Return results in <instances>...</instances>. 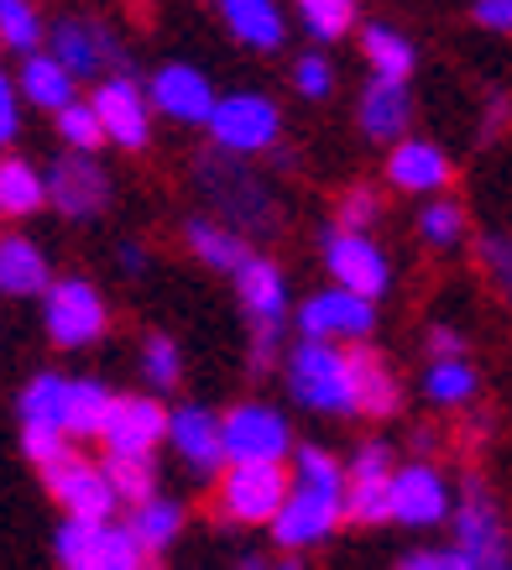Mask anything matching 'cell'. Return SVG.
I'll return each mask as SVG.
<instances>
[{"label":"cell","mask_w":512,"mask_h":570,"mask_svg":"<svg viewBox=\"0 0 512 570\" xmlns=\"http://www.w3.org/2000/svg\"><path fill=\"white\" fill-rule=\"evenodd\" d=\"M397 570H476L455 544H440V550H413L397 560Z\"/></svg>","instance_id":"f6af8a7d"},{"label":"cell","mask_w":512,"mask_h":570,"mask_svg":"<svg viewBox=\"0 0 512 570\" xmlns=\"http://www.w3.org/2000/svg\"><path fill=\"white\" fill-rule=\"evenodd\" d=\"M508 110H512V100H508V95H496V100L486 105V131H496V126L508 121Z\"/></svg>","instance_id":"816d5d0a"},{"label":"cell","mask_w":512,"mask_h":570,"mask_svg":"<svg viewBox=\"0 0 512 570\" xmlns=\"http://www.w3.org/2000/svg\"><path fill=\"white\" fill-rule=\"evenodd\" d=\"M120 273H141V267H147V252H141V246L137 242H126V246H120Z\"/></svg>","instance_id":"681fc988"},{"label":"cell","mask_w":512,"mask_h":570,"mask_svg":"<svg viewBox=\"0 0 512 570\" xmlns=\"http://www.w3.org/2000/svg\"><path fill=\"white\" fill-rule=\"evenodd\" d=\"M48 37H52L48 58L69 73L73 85H79V79H95V73L126 69V52H120V42L110 37V27H100V21L69 17V21H58Z\"/></svg>","instance_id":"9a60e30c"},{"label":"cell","mask_w":512,"mask_h":570,"mask_svg":"<svg viewBox=\"0 0 512 570\" xmlns=\"http://www.w3.org/2000/svg\"><path fill=\"white\" fill-rule=\"evenodd\" d=\"M293 89H298L304 100H329L335 69H329L325 52H298V63H293Z\"/></svg>","instance_id":"b9f144b4"},{"label":"cell","mask_w":512,"mask_h":570,"mask_svg":"<svg viewBox=\"0 0 512 570\" xmlns=\"http://www.w3.org/2000/svg\"><path fill=\"white\" fill-rule=\"evenodd\" d=\"M205 126H209V141H215L220 153H236V157L273 153L277 141H283V110H277L267 95H256V89L220 95Z\"/></svg>","instance_id":"277c9868"},{"label":"cell","mask_w":512,"mask_h":570,"mask_svg":"<svg viewBox=\"0 0 512 570\" xmlns=\"http://www.w3.org/2000/svg\"><path fill=\"white\" fill-rule=\"evenodd\" d=\"M141 372L152 387H178L184 377V351L173 335H147V346H141Z\"/></svg>","instance_id":"f35d334b"},{"label":"cell","mask_w":512,"mask_h":570,"mask_svg":"<svg viewBox=\"0 0 512 570\" xmlns=\"http://www.w3.org/2000/svg\"><path fill=\"white\" fill-rule=\"evenodd\" d=\"M215 100H220V95L209 85V73L194 69V63H163V69L147 79V105H152L157 116H168V121L205 126Z\"/></svg>","instance_id":"e0dca14e"},{"label":"cell","mask_w":512,"mask_h":570,"mask_svg":"<svg viewBox=\"0 0 512 570\" xmlns=\"http://www.w3.org/2000/svg\"><path fill=\"white\" fill-rule=\"evenodd\" d=\"M199 189L220 205L225 220L236 236H246V230H262V225H273V199H267V184L256 174H246L240 163H230V157H209V163H199Z\"/></svg>","instance_id":"30bf717a"},{"label":"cell","mask_w":512,"mask_h":570,"mask_svg":"<svg viewBox=\"0 0 512 570\" xmlns=\"http://www.w3.org/2000/svg\"><path fill=\"white\" fill-rule=\"evenodd\" d=\"M184 236H188V252L205 262L209 273L236 277L240 267H246V257H252L246 236H236V230H230V225H220V220H205V215H194V220L184 225Z\"/></svg>","instance_id":"484cf974"},{"label":"cell","mask_w":512,"mask_h":570,"mask_svg":"<svg viewBox=\"0 0 512 570\" xmlns=\"http://www.w3.org/2000/svg\"><path fill=\"white\" fill-rule=\"evenodd\" d=\"M225 466H283L293 455V424L273 403H236L220 419Z\"/></svg>","instance_id":"3957f363"},{"label":"cell","mask_w":512,"mask_h":570,"mask_svg":"<svg viewBox=\"0 0 512 570\" xmlns=\"http://www.w3.org/2000/svg\"><path fill=\"white\" fill-rule=\"evenodd\" d=\"M376 215H382V199H376V189L356 184V189H345V194H341V205H335V230L366 236V230L376 225Z\"/></svg>","instance_id":"60d3db41"},{"label":"cell","mask_w":512,"mask_h":570,"mask_svg":"<svg viewBox=\"0 0 512 570\" xmlns=\"http://www.w3.org/2000/svg\"><path fill=\"white\" fill-rule=\"evenodd\" d=\"M17 95H21V100H32L37 110H48V116H58V110H69V105L79 100V85H73L69 73L58 69V63H52L48 52H32V58L21 63Z\"/></svg>","instance_id":"4316f807"},{"label":"cell","mask_w":512,"mask_h":570,"mask_svg":"<svg viewBox=\"0 0 512 570\" xmlns=\"http://www.w3.org/2000/svg\"><path fill=\"white\" fill-rule=\"evenodd\" d=\"M168 445L178 450L194 476H220L225 471V445H220V414L205 403H178L168 409Z\"/></svg>","instance_id":"d6986e66"},{"label":"cell","mask_w":512,"mask_h":570,"mask_svg":"<svg viewBox=\"0 0 512 570\" xmlns=\"http://www.w3.org/2000/svg\"><path fill=\"white\" fill-rule=\"evenodd\" d=\"M424 346H429V362H461V356H465V335L455 325H429Z\"/></svg>","instance_id":"bcb514c9"},{"label":"cell","mask_w":512,"mask_h":570,"mask_svg":"<svg viewBox=\"0 0 512 570\" xmlns=\"http://www.w3.org/2000/svg\"><path fill=\"white\" fill-rule=\"evenodd\" d=\"M42 482H48L52 502H58L73 523H110V513L120 508L110 482H105V471L95 466V461H85V455H73V450L42 471Z\"/></svg>","instance_id":"5bb4252c"},{"label":"cell","mask_w":512,"mask_h":570,"mask_svg":"<svg viewBox=\"0 0 512 570\" xmlns=\"http://www.w3.org/2000/svg\"><path fill=\"white\" fill-rule=\"evenodd\" d=\"M21 450H27V461H32V466L48 471L52 461H63V455H69V434L37 430V424H21Z\"/></svg>","instance_id":"7bdbcfd3"},{"label":"cell","mask_w":512,"mask_h":570,"mask_svg":"<svg viewBox=\"0 0 512 570\" xmlns=\"http://www.w3.org/2000/svg\"><path fill=\"white\" fill-rule=\"evenodd\" d=\"M110 387L95 377H69V409H63V434L69 440H100L105 414H110Z\"/></svg>","instance_id":"f546056e"},{"label":"cell","mask_w":512,"mask_h":570,"mask_svg":"<svg viewBox=\"0 0 512 570\" xmlns=\"http://www.w3.org/2000/svg\"><path fill=\"white\" fill-rule=\"evenodd\" d=\"M471 17L486 32H512V0H471Z\"/></svg>","instance_id":"c3c4849f"},{"label":"cell","mask_w":512,"mask_h":570,"mask_svg":"<svg viewBox=\"0 0 512 570\" xmlns=\"http://www.w3.org/2000/svg\"><path fill=\"white\" fill-rule=\"evenodd\" d=\"M126 534L141 544V554L152 560V554H163L168 544H178V534H184V502H173L157 492L152 502H141V508H131V523H126Z\"/></svg>","instance_id":"83f0119b"},{"label":"cell","mask_w":512,"mask_h":570,"mask_svg":"<svg viewBox=\"0 0 512 570\" xmlns=\"http://www.w3.org/2000/svg\"><path fill=\"white\" fill-rule=\"evenodd\" d=\"M419 236H424L434 252H450V246L465 242V209L455 205V199H424V209H419Z\"/></svg>","instance_id":"e575fe53"},{"label":"cell","mask_w":512,"mask_h":570,"mask_svg":"<svg viewBox=\"0 0 512 570\" xmlns=\"http://www.w3.org/2000/svg\"><path fill=\"white\" fill-rule=\"evenodd\" d=\"M325 267L329 277H335V288H345V294L356 298H387V288H393V262H387V252L372 242V236H351V230H335L329 225L325 230Z\"/></svg>","instance_id":"7c38bea8"},{"label":"cell","mask_w":512,"mask_h":570,"mask_svg":"<svg viewBox=\"0 0 512 570\" xmlns=\"http://www.w3.org/2000/svg\"><path fill=\"white\" fill-rule=\"evenodd\" d=\"M89 110H95L105 141H116L126 153H141V147L152 141V105H147V89H141L137 79H126V73L100 79Z\"/></svg>","instance_id":"4fadbf2b"},{"label":"cell","mask_w":512,"mask_h":570,"mask_svg":"<svg viewBox=\"0 0 512 570\" xmlns=\"http://www.w3.org/2000/svg\"><path fill=\"white\" fill-rule=\"evenodd\" d=\"M450 523H455V550H461L476 570H508L512 566L508 523H502V513H496V502H492V492H486L481 476H465Z\"/></svg>","instance_id":"5b68a950"},{"label":"cell","mask_w":512,"mask_h":570,"mask_svg":"<svg viewBox=\"0 0 512 570\" xmlns=\"http://www.w3.org/2000/svg\"><path fill=\"white\" fill-rule=\"evenodd\" d=\"M387 184L403 194H440L444 184H450V157H444V147H434V141L424 137H403L387 153Z\"/></svg>","instance_id":"7402d4cb"},{"label":"cell","mask_w":512,"mask_h":570,"mask_svg":"<svg viewBox=\"0 0 512 570\" xmlns=\"http://www.w3.org/2000/svg\"><path fill=\"white\" fill-rule=\"evenodd\" d=\"M455 513V492L444 482L440 466L429 461H408V466H393V487H387V519L403 523V529H434Z\"/></svg>","instance_id":"8fae6325"},{"label":"cell","mask_w":512,"mask_h":570,"mask_svg":"<svg viewBox=\"0 0 512 570\" xmlns=\"http://www.w3.org/2000/svg\"><path fill=\"white\" fill-rule=\"evenodd\" d=\"M42 17H37L32 0H0V48H17L32 58L37 42H42Z\"/></svg>","instance_id":"d590c367"},{"label":"cell","mask_w":512,"mask_h":570,"mask_svg":"<svg viewBox=\"0 0 512 570\" xmlns=\"http://www.w3.org/2000/svg\"><path fill=\"white\" fill-rule=\"evenodd\" d=\"M481 267L492 273L502 298L512 304V236H486V242H481Z\"/></svg>","instance_id":"ee69618b"},{"label":"cell","mask_w":512,"mask_h":570,"mask_svg":"<svg viewBox=\"0 0 512 570\" xmlns=\"http://www.w3.org/2000/svg\"><path fill=\"white\" fill-rule=\"evenodd\" d=\"M105 450L110 455H137V461H152V450L168 440V409L147 393H116L110 397V414H105L100 430Z\"/></svg>","instance_id":"2e32d148"},{"label":"cell","mask_w":512,"mask_h":570,"mask_svg":"<svg viewBox=\"0 0 512 570\" xmlns=\"http://www.w3.org/2000/svg\"><path fill=\"white\" fill-rule=\"evenodd\" d=\"M361 52H366V63H372L376 79H387V85H408L413 73V42L397 27H387V21H372L366 32H361Z\"/></svg>","instance_id":"f1b7e54d"},{"label":"cell","mask_w":512,"mask_h":570,"mask_svg":"<svg viewBox=\"0 0 512 570\" xmlns=\"http://www.w3.org/2000/svg\"><path fill=\"white\" fill-rule=\"evenodd\" d=\"M236 570H304V566H298V560H277L273 566V560H262V554H246Z\"/></svg>","instance_id":"f907efd6"},{"label":"cell","mask_w":512,"mask_h":570,"mask_svg":"<svg viewBox=\"0 0 512 570\" xmlns=\"http://www.w3.org/2000/svg\"><path fill=\"white\" fill-rule=\"evenodd\" d=\"M58 137H63V147L69 153H100V141H105V131H100V121H95V110H89L85 100H73L69 110H58Z\"/></svg>","instance_id":"ab89813d"},{"label":"cell","mask_w":512,"mask_h":570,"mask_svg":"<svg viewBox=\"0 0 512 570\" xmlns=\"http://www.w3.org/2000/svg\"><path fill=\"white\" fill-rule=\"evenodd\" d=\"M508 570H512V566H508Z\"/></svg>","instance_id":"f5cc1de1"},{"label":"cell","mask_w":512,"mask_h":570,"mask_svg":"<svg viewBox=\"0 0 512 570\" xmlns=\"http://www.w3.org/2000/svg\"><path fill=\"white\" fill-rule=\"evenodd\" d=\"M288 372V393L293 403H304L308 414H356V397H351V366H345V346L329 341H293L283 356Z\"/></svg>","instance_id":"7a4b0ae2"},{"label":"cell","mask_w":512,"mask_h":570,"mask_svg":"<svg viewBox=\"0 0 512 570\" xmlns=\"http://www.w3.org/2000/svg\"><path fill=\"white\" fill-rule=\"evenodd\" d=\"M17 131H21V95H17V85L0 73V147L17 141Z\"/></svg>","instance_id":"7dc6e473"},{"label":"cell","mask_w":512,"mask_h":570,"mask_svg":"<svg viewBox=\"0 0 512 570\" xmlns=\"http://www.w3.org/2000/svg\"><path fill=\"white\" fill-rule=\"evenodd\" d=\"M413 126V100L408 85H387V79H372L366 95H361V131L372 141H403Z\"/></svg>","instance_id":"cb8c5ba5"},{"label":"cell","mask_w":512,"mask_h":570,"mask_svg":"<svg viewBox=\"0 0 512 570\" xmlns=\"http://www.w3.org/2000/svg\"><path fill=\"white\" fill-rule=\"evenodd\" d=\"M52 554L63 570H152L141 544L126 534V523H73L52 534Z\"/></svg>","instance_id":"8992f818"},{"label":"cell","mask_w":512,"mask_h":570,"mask_svg":"<svg viewBox=\"0 0 512 570\" xmlns=\"http://www.w3.org/2000/svg\"><path fill=\"white\" fill-rule=\"evenodd\" d=\"M236 294H240V309L252 320V335L256 330H277L283 335V320H288V277L277 267L273 257H246V267L236 273Z\"/></svg>","instance_id":"ffe728a7"},{"label":"cell","mask_w":512,"mask_h":570,"mask_svg":"<svg viewBox=\"0 0 512 570\" xmlns=\"http://www.w3.org/2000/svg\"><path fill=\"white\" fill-rule=\"evenodd\" d=\"M298 341H329V346H366V335L376 330V304L356 298L345 288H319L293 309Z\"/></svg>","instance_id":"9c48e42d"},{"label":"cell","mask_w":512,"mask_h":570,"mask_svg":"<svg viewBox=\"0 0 512 570\" xmlns=\"http://www.w3.org/2000/svg\"><path fill=\"white\" fill-rule=\"evenodd\" d=\"M345 366H351V397H356V414L393 419L397 409H403V387H397V372L387 366V356H376L372 346H345Z\"/></svg>","instance_id":"44dd1931"},{"label":"cell","mask_w":512,"mask_h":570,"mask_svg":"<svg viewBox=\"0 0 512 570\" xmlns=\"http://www.w3.org/2000/svg\"><path fill=\"white\" fill-rule=\"evenodd\" d=\"M52 288V267L32 236H0V294L37 298Z\"/></svg>","instance_id":"d4e9b609"},{"label":"cell","mask_w":512,"mask_h":570,"mask_svg":"<svg viewBox=\"0 0 512 570\" xmlns=\"http://www.w3.org/2000/svg\"><path fill=\"white\" fill-rule=\"evenodd\" d=\"M288 476L293 487L273 519V539L283 550H314L345 523V461L325 445H293Z\"/></svg>","instance_id":"6da1fadb"},{"label":"cell","mask_w":512,"mask_h":570,"mask_svg":"<svg viewBox=\"0 0 512 570\" xmlns=\"http://www.w3.org/2000/svg\"><path fill=\"white\" fill-rule=\"evenodd\" d=\"M42 184H48L52 209L69 215V220H89V215H100V209L110 205V178H105V168L85 153L58 157L48 174H42Z\"/></svg>","instance_id":"ac0fdd59"},{"label":"cell","mask_w":512,"mask_h":570,"mask_svg":"<svg viewBox=\"0 0 512 570\" xmlns=\"http://www.w3.org/2000/svg\"><path fill=\"white\" fill-rule=\"evenodd\" d=\"M21 424H37V430H58L63 434V409H69V377L58 372H37L27 387H21Z\"/></svg>","instance_id":"4dcf8cb0"},{"label":"cell","mask_w":512,"mask_h":570,"mask_svg":"<svg viewBox=\"0 0 512 570\" xmlns=\"http://www.w3.org/2000/svg\"><path fill=\"white\" fill-rule=\"evenodd\" d=\"M298 17L319 42H335L356 27V0H298Z\"/></svg>","instance_id":"74e56055"},{"label":"cell","mask_w":512,"mask_h":570,"mask_svg":"<svg viewBox=\"0 0 512 570\" xmlns=\"http://www.w3.org/2000/svg\"><path fill=\"white\" fill-rule=\"evenodd\" d=\"M105 309L100 288L89 277H58L48 294H42V325H48V341L63 351H79V346H95L105 335Z\"/></svg>","instance_id":"ba28073f"},{"label":"cell","mask_w":512,"mask_h":570,"mask_svg":"<svg viewBox=\"0 0 512 570\" xmlns=\"http://www.w3.org/2000/svg\"><path fill=\"white\" fill-rule=\"evenodd\" d=\"M387 487L393 476H345V519L387 523Z\"/></svg>","instance_id":"8d00e7d4"},{"label":"cell","mask_w":512,"mask_h":570,"mask_svg":"<svg viewBox=\"0 0 512 570\" xmlns=\"http://www.w3.org/2000/svg\"><path fill=\"white\" fill-rule=\"evenodd\" d=\"M288 466H225L220 492H215V513L225 523H246V529H273V519L288 502Z\"/></svg>","instance_id":"52a82bcc"},{"label":"cell","mask_w":512,"mask_h":570,"mask_svg":"<svg viewBox=\"0 0 512 570\" xmlns=\"http://www.w3.org/2000/svg\"><path fill=\"white\" fill-rule=\"evenodd\" d=\"M100 471H105V482H110V492H116V502H126V508H141V502L157 498V466L152 461H137V455H105Z\"/></svg>","instance_id":"d6a6232c"},{"label":"cell","mask_w":512,"mask_h":570,"mask_svg":"<svg viewBox=\"0 0 512 570\" xmlns=\"http://www.w3.org/2000/svg\"><path fill=\"white\" fill-rule=\"evenodd\" d=\"M481 387L476 366L465 362H429L424 366V397L429 403H440V409H461V403H471Z\"/></svg>","instance_id":"836d02e7"},{"label":"cell","mask_w":512,"mask_h":570,"mask_svg":"<svg viewBox=\"0 0 512 570\" xmlns=\"http://www.w3.org/2000/svg\"><path fill=\"white\" fill-rule=\"evenodd\" d=\"M42 205H48L42 174L21 157H0V215H37Z\"/></svg>","instance_id":"1f68e13d"},{"label":"cell","mask_w":512,"mask_h":570,"mask_svg":"<svg viewBox=\"0 0 512 570\" xmlns=\"http://www.w3.org/2000/svg\"><path fill=\"white\" fill-rule=\"evenodd\" d=\"M220 21L236 32V42H246L252 52H277L288 42V17L277 0H215Z\"/></svg>","instance_id":"603a6c76"}]
</instances>
